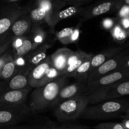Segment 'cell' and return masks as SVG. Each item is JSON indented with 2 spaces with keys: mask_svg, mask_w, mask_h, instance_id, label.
Listing matches in <instances>:
<instances>
[{
  "mask_svg": "<svg viewBox=\"0 0 129 129\" xmlns=\"http://www.w3.org/2000/svg\"><path fill=\"white\" fill-rule=\"evenodd\" d=\"M37 127H15V128H9L5 129H40Z\"/></svg>",
  "mask_w": 129,
  "mask_h": 129,
  "instance_id": "e575fe53",
  "label": "cell"
},
{
  "mask_svg": "<svg viewBox=\"0 0 129 129\" xmlns=\"http://www.w3.org/2000/svg\"><path fill=\"white\" fill-rule=\"evenodd\" d=\"M125 129H129V118H125L122 122Z\"/></svg>",
  "mask_w": 129,
  "mask_h": 129,
  "instance_id": "836d02e7",
  "label": "cell"
},
{
  "mask_svg": "<svg viewBox=\"0 0 129 129\" xmlns=\"http://www.w3.org/2000/svg\"><path fill=\"white\" fill-rule=\"evenodd\" d=\"M92 55L93 54L87 53L81 50L73 51L68 59L66 69L64 71L63 76L68 78L73 77L77 69Z\"/></svg>",
  "mask_w": 129,
  "mask_h": 129,
  "instance_id": "7c38bea8",
  "label": "cell"
},
{
  "mask_svg": "<svg viewBox=\"0 0 129 129\" xmlns=\"http://www.w3.org/2000/svg\"><path fill=\"white\" fill-rule=\"evenodd\" d=\"M76 13L77 9L76 8L74 7V6H71V7L69 8H67L66 10H62V11L58 13L56 15H55L52 18V20H50V23L49 24V26H50L51 31H54L55 25L57 24V23L59 21L63 20V19H66L67 18L72 16L73 15H75Z\"/></svg>",
  "mask_w": 129,
  "mask_h": 129,
  "instance_id": "603a6c76",
  "label": "cell"
},
{
  "mask_svg": "<svg viewBox=\"0 0 129 129\" xmlns=\"http://www.w3.org/2000/svg\"><path fill=\"white\" fill-rule=\"evenodd\" d=\"M125 118H129V115H125Z\"/></svg>",
  "mask_w": 129,
  "mask_h": 129,
  "instance_id": "60d3db41",
  "label": "cell"
},
{
  "mask_svg": "<svg viewBox=\"0 0 129 129\" xmlns=\"http://www.w3.org/2000/svg\"><path fill=\"white\" fill-rule=\"evenodd\" d=\"M86 86L87 83L81 81H76L70 84H66L60 89L56 99L52 103L50 108H55L68 100L85 94Z\"/></svg>",
  "mask_w": 129,
  "mask_h": 129,
  "instance_id": "30bf717a",
  "label": "cell"
},
{
  "mask_svg": "<svg viewBox=\"0 0 129 129\" xmlns=\"http://www.w3.org/2000/svg\"><path fill=\"white\" fill-rule=\"evenodd\" d=\"M30 71H23L14 76L7 81L0 84V91L10 90H20L30 88L28 84Z\"/></svg>",
  "mask_w": 129,
  "mask_h": 129,
  "instance_id": "8fae6325",
  "label": "cell"
},
{
  "mask_svg": "<svg viewBox=\"0 0 129 129\" xmlns=\"http://www.w3.org/2000/svg\"><path fill=\"white\" fill-rule=\"evenodd\" d=\"M34 50V47L32 40L30 36L27 35L25 37L22 44L18 47L13 50L12 54L14 58L23 57L27 55L29 53H30Z\"/></svg>",
  "mask_w": 129,
  "mask_h": 129,
  "instance_id": "7402d4cb",
  "label": "cell"
},
{
  "mask_svg": "<svg viewBox=\"0 0 129 129\" xmlns=\"http://www.w3.org/2000/svg\"><path fill=\"white\" fill-rule=\"evenodd\" d=\"M73 50L68 48L63 47L57 49L50 55L52 62L54 68L63 76L64 72L66 69L68 59Z\"/></svg>",
  "mask_w": 129,
  "mask_h": 129,
  "instance_id": "5bb4252c",
  "label": "cell"
},
{
  "mask_svg": "<svg viewBox=\"0 0 129 129\" xmlns=\"http://www.w3.org/2000/svg\"><path fill=\"white\" fill-rule=\"evenodd\" d=\"M110 32L113 40L118 43L122 44L129 39L128 34L120 26L118 21H117V24L110 31Z\"/></svg>",
  "mask_w": 129,
  "mask_h": 129,
  "instance_id": "cb8c5ba5",
  "label": "cell"
},
{
  "mask_svg": "<svg viewBox=\"0 0 129 129\" xmlns=\"http://www.w3.org/2000/svg\"><path fill=\"white\" fill-rule=\"evenodd\" d=\"M50 47V44H44L35 50H32L31 52L26 55V68L25 71H31L35 66L45 60L47 57V50Z\"/></svg>",
  "mask_w": 129,
  "mask_h": 129,
  "instance_id": "4fadbf2b",
  "label": "cell"
},
{
  "mask_svg": "<svg viewBox=\"0 0 129 129\" xmlns=\"http://www.w3.org/2000/svg\"><path fill=\"white\" fill-rule=\"evenodd\" d=\"M61 76L62 75L54 68L49 55L30 71L28 76L29 86L32 88L42 86Z\"/></svg>",
  "mask_w": 129,
  "mask_h": 129,
  "instance_id": "277c9868",
  "label": "cell"
},
{
  "mask_svg": "<svg viewBox=\"0 0 129 129\" xmlns=\"http://www.w3.org/2000/svg\"><path fill=\"white\" fill-rule=\"evenodd\" d=\"M122 50L123 47H113L105 49L96 55H93L91 60V73Z\"/></svg>",
  "mask_w": 129,
  "mask_h": 129,
  "instance_id": "2e32d148",
  "label": "cell"
},
{
  "mask_svg": "<svg viewBox=\"0 0 129 129\" xmlns=\"http://www.w3.org/2000/svg\"><path fill=\"white\" fill-rule=\"evenodd\" d=\"M129 53L126 50H122V52L113 57L109 60L106 61L103 64L94 69L91 73L88 78V83H92L97 80L102 76L110 74L111 73L120 69L125 62L128 59Z\"/></svg>",
  "mask_w": 129,
  "mask_h": 129,
  "instance_id": "8992f818",
  "label": "cell"
},
{
  "mask_svg": "<svg viewBox=\"0 0 129 129\" xmlns=\"http://www.w3.org/2000/svg\"><path fill=\"white\" fill-rule=\"evenodd\" d=\"M30 18L19 17L10 28L8 34L15 39V37L27 36L30 34L32 28Z\"/></svg>",
  "mask_w": 129,
  "mask_h": 129,
  "instance_id": "9a60e30c",
  "label": "cell"
},
{
  "mask_svg": "<svg viewBox=\"0 0 129 129\" xmlns=\"http://www.w3.org/2000/svg\"><path fill=\"white\" fill-rule=\"evenodd\" d=\"M30 112L28 106L21 108H0V128H5L22 122Z\"/></svg>",
  "mask_w": 129,
  "mask_h": 129,
  "instance_id": "9c48e42d",
  "label": "cell"
},
{
  "mask_svg": "<svg viewBox=\"0 0 129 129\" xmlns=\"http://www.w3.org/2000/svg\"><path fill=\"white\" fill-rule=\"evenodd\" d=\"M118 23L123 30L127 32L129 37V16L119 18Z\"/></svg>",
  "mask_w": 129,
  "mask_h": 129,
  "instance_id": "4dcf8cb0",
  "label": "cell"
},
{
  "mask_svg": "<svg viewBox=\"0 0 129 129\" xmlns=\"http://www.w3.org/2000/svg\"><path fill=\"white\" fill-rule=\"evenodd\" d=\"M125 115H129V109H128V112H127V113H126Z\"/></svg>",
  "mask_w": 129,
  "mask_h": 129,
  "instance_id": "ab89813d",
  "label": "cell"
},
{
  "mask_svg": "<svg viewBox=\"0 0 129 129\" xmlns=\"http://www.w3.org/2000/svg\"><path fill=\"white\" fill-rule=\"evenodd\" d=\"M129 95V78L118 82L107 88L88 94L89 105H93L107 100L118 99Z\"/></svg>",
  "mask_w": 129,
  "mask_h": 129,
  "instance_id": "5b68a950",
  "label": "cell"
},
{
  "mask_svg": "<svg viewBox=\"0 0 129 129\" xmlns=\"http://www.w3.org/2000/svg\"><path fill=\"white\" fill-rule=\"evenodd\" d=\"M129 109V102L126 100L115 99L104 101L86 107L81 117L86 120H103L116 118Z\"/></svg>",
  "mask_w": 129,
  "mask_h": 129,
  "instance_id": "7a4b0ae2",
  "label": "cell"
},
{
  "mask_svg": "<svg viewBox=\"0 0 129 129\" xmlns=\"http://www.w3.org/2000/svg\"><path fill=\"white\" fill-rule=\"evenodd\" d=\"M81 25L67 27L55 33V37L64 45H69L78 41L80 38Z\"/></svg>",
  "mask_w": 129,
  "mask_h": 129,
  "instance_id": "e0dca14e",
  "label": "cell"
},
{
  "mask_svg": "<svg viewBox=\"0 0 129 129\" xmlns=\"http://www.w3.org/2000/svg\"><path fill=\"white\" fill-rule=\"evenodd\" d=\"M17 73H18V71L12 54L8 60L6 62L0 73V79L3 81H7L11 79Z\"/></svg>",
  "mask_w": 129,
  "mask_h": 129,
  "instance_id": "44dd1931",
  "label": "cell"
},
{
  "mask_svg": "<svg viewBox=\"0 0 129 129\" xmlns=\"http://www.w3.org/2000/svg\"><path fill=\"white\" fill-rule=\"evenodd\" d=\"M88 105L89 100L85 93L61 103L55 107L54 114L59 122L76 120L81 117Z\"/></svg>",
  "mask_w": 129,
  "mask_h": 129,
  "instance_id": "3957f363",
  "label": "cell"
},
{
  "mask_svg": "<svg viewBox=\"0 0 129 129\" xmlns=\"http://www.w3.org/2000/svg\"><path fill=\"white\" fill-rule=\"evenodd\" d=\"M125 5H128L129 6V0H124Z\"/></svg>",
  "mask_w": 129,
  "mask_h": 129,
  "instance_id": "8d00e7d4",
  "label": "cell"
},
{
  "mask_svg": "<svg viewBox=\"0 0 129 129\" xmlns=\"http://www.w3.org/2000/svg\"><path fill=\"white\" fill-rule=\"evenodd\" d=\"M120 69L122 70H125L127 71H129V57L128 59L125 62L124 64H123V66H122V68H120Z\"/></svg>",
  "mask_w": 129,
  "mask_h": 129,
  "instance_id": "d6a6232c",
  "label": "cell"
},
{
  "mask_svg": "<svg viewBox=\"0 0 129 129\" xmlns=\"http://www.w3.org/2000/svg\"><path fill=\"white\" fill-rule=\"evenodd\" d=\"M94 129H125L121 122H102L94 127Z\"/></svg>",
  "mask_w": 129,
  "mask_h": 129,
  "instance_id": "4316f807",
  "label": "cell"
},
{
  "mask_svg": "<svg viewBox=\"0 0 129 129\" xmlns=\"http://www.w3.org/2000/svg\"><path fill=\"white\" fill-rule=\"evenodd\" d=\"M117 21L112 18H105L102 21V26L104 30L107 31H110L112 28L115 26V25L117 24Z\"/></svg>",
  "mask_w": 129,
  "mask_h": 129,
  "instance_id": "83f0119b",
  "label": "cell"
},
{
  "mask_svg": "<svg viewBox=\"0 0 129 129\" xmlns=\"http://www.w3.org/2000/svg\"><path fill=\"white\" fill-rule=\"evenodd\" d=\"M93 55L94 54L86 60L74 73L73 78H74L77 81H81L88 83V78L91 73V60Z\"/></svg>",
  "mask_w": 129,
  "mask_h": 129,
  "instance_id": "d6986e66",
  "label": "cell"
},
{
  "mask_svg": "<svg viewBox=\"0 0 129 129\" xmlns=\"http://www.w3.org/2000/svg\"><path fill=\"white\" fill-rule=\"evenodd\" d=\"M40 129H52V128H46V127H44V128H41Z\"/></svg>",
  "mask_w": 129,
  "mask_h": 129,
  "instance_id": "f35d334b",
  "label": "cell"
},
{
  "mask_svg": "<svg viewBox=\"0 0 129 129\" xmlns=\"http://www.w3.org/2000/svg\"><path fill=\"white\" fill-rule=\"evenodd\" d=\"M129 78V71L125 70L116 71L110 74L102 76L94 82L87 84L86 93L91 94L94 92L107 88L111 85L115 84L118 82Z\"/></svg>",
  "mask_w": 129,
  "mask_h": 129,
  "instance_id": "ba28073f",
  "label": "cell"
},
{
  "mask_svg": "<svg viewBox=\"0 0 129 129\" xmlns=\"http://www.w3.org/2000/svg\"><path fill=\"white\" fill-rule=\"evenodd\" d=\"M29 36L32 40L34 50L44 44L47 34L45 30L39 25H34L31 28Z\"/></svg>",
  "mask_w": 129,
  "mask_h": 129,
  "instance_id": "ffe728a7",
  "label": "cell"
},
{
  "mask_svg": "<svg viewBox=\"0 0 129 129\" xmlns=\"http://www.w3.org/2000/svg\"><path fill=\"white\" fill-rule=\"evenodd\" d=\"M6 35H5V36L2 37H0V45H1V44H2V42H3L4 41V40H5V37H6Z\"/></svg>",
  "mask_w": 129,
  "mask_h": 129,
  "instance_id": "d590c367",
  "label": "cell"
},
{
  "mask_svg": "<svg viewBox=\"0 0 129 129\" xmlns=\"http://www.w3.org/2000/svg\"><path fill=\"white\" fill-rule=\"evenodd\" d=\"M30 18L34 25H39L43 21H45L46 22L47 13L39 6L31 10Z\"/></svg>",
  "mask_w": 129,
  "mask_h": 129,
  "instance_id": "d4e9b609",
  "label": "cell"
},
{
  "mask_svg": "<svg viewBox=\"0 0 129 129\" xmlns=\"http://www.w3.org/2000/svg\"><path fill=\"white\" fill-rule=\"evenodd\" d=\"M118 15H119V18L129 16V6L124 5L122 6L119 11Z\"/></svg>",
  "mask_w": 129,
  "mask_h": 129,
  "instance_id": "1f68e13d",
  "label": "cell"
},
{
  "mask_svg": "<svg viewBox=\"0 0 129 129\" xmlns=\"http://www.w3.org/2000/svg\"><path fill=\"white\" fill-rule=\"evenodd\" d=\"M68 78L61 76L45 85L35 88L30 95L28 105L30 112L39 113L50 108L60 89L68 83Z\"/></svg>",
  "mask_w": 129,
  "mask_h": 129,
  "instance_id": "6da1fadb",
  "label": "cell"
},
{
  "mask_svg": "<svg viewBox=\"0 0 129 129\" xmlns=\"http://www.w3.org/2000/svg\"><path fill=\"white\" fill-rule=\"evenodd\" d=\"M11 55H12L11 52L8 50V51L6 52H5V54H3V55H0V73H1L3 67L5 66V64H6V62L8 60V59H10V56H11Z\"/></svg>",
  "mask_w": 129,
  "mask_h": 129,
  "instance_id": "f1b7e54d",
  "label": "cell"
},
{
  "mask_svg": "<svg viewBox=\"0 0 129 129\" xmlns=\"http://www.w3.org/2000/svg\"><path fill=\"white\" fill-rule=\"evenodd\" d=\"M20 17L18 12L14 11L0 16V37L5 36L11 28L15 21Z\"/></svg>",
  "mask_w": 129,
  "mask_h": 129,
  "instance_id": "ac0fdd59",
  "label": "cell"
},
{
  "mask_svg": "<svg viewBox=\"0 0 129 129\" xmlns=\"http://www.w3.org/2000/svg\"><path fill=\"white\" fill-rule=\"evenodd\" d=\"M52 129H89L87 126L82 125H63L57 127H52Z\"/></svg>",
  "mask_w": 129,
  "mask_h": 129,
  "instance_id": "f546056e",
  "label": "cell"
},
{
  "mask_svg": "<svg viewBox=\"0 0 129 129\" xmlns=\"http://www.w3.org/2000/svg\"><path fill=\"white\" fill-rule=\"evenodd\" d=\"M30 88L20 90L0 91V108H21L27 106L26 100Z\"/></svg>",
  "mask_w": 129,
  "mask_h": 129,
  "instance_id": "52a82bcc",
  "label": "cell"
},
{
  "mask_svg": "<svg viewBox=\"0 0 129 129\" xmlns=\"http://www.w3.org/2000/svg\"><path fill=\"white\" fill-rule=\"evenodd\" d=\"M10 2H15V1H19V0H8Z\"/></svg>",
  "mask_w": 129,
  "mask_h": 129,
  "instance_id": "74e56055",
  "label": "cell"
},
{
  "mask_svg": "<svg viewBox=\"0 0 129 129\" xmlns=\"http://www.w3.org/2000/svg\"><path fill=\"white\" fill-rule=\"evenodd\" d=\"M127 47H129V42H128V44H127Z\"/></svg>",
  "mask_w": 129,
  "mask_h": 129,
  "instance_id": "b9f144b4",
  "label": "cell"
},
{
  "mask_svg": "<svg viewBox=\"0 0 129 129\" xmlns=\"http://www.w3.org/2000/svg\"><path fill=\"white\" fill-rule=\"evenodd\" d=\"M112 4L110 2H105L98 5L93 8L89 13V15H88L86 18H90L92 17H96V16H100V15H103V14L107 13V12L110 11L112 8Z\"/></svg>",
  "mask_w": 129,
  "mask_h": 129,
  "instance_id": "484cf974",
  "label": "cell"
}]
</instances>
